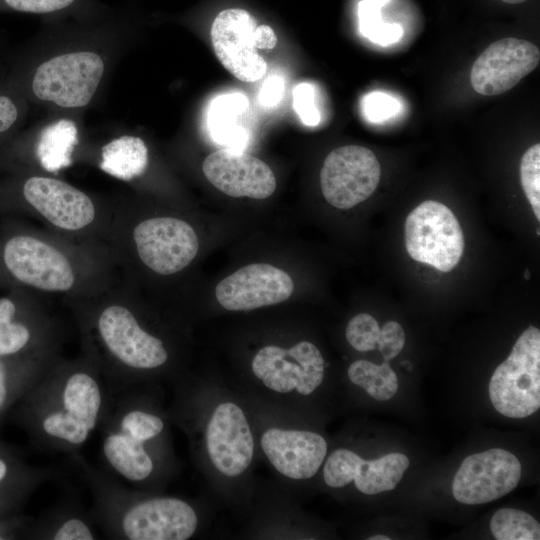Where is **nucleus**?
Masks as SVG:
<instances>
[{
  "instance_id": "1",
  "label": "nucleus",
  "mask_w": 540,
  "mask_h": 540,
  "mask_svg": "<svg viewBox=\"0 0 540 540\" xmlns=\"http://www.w3.org/2000/svg\"><path fill=\"white\" fill-rule=\"evenodd\" d=\"M20 400V417L33 444L69 458L98 431L110 393L94 365L52 364Z\"/></svg>"
},
{
  "instance_id": "2",
  "label": "nucleus",
  "mask_w": 540,
  "mask_h": 540,
  "mask_svg": "<svg viewBox=\"0 0 540 540\" xmlns=\"http://www.w3.org/2000/svg\"><path fill=\"white\" fill-rule=\"evenodd\" d=\"M92 496L91 514L106 538L119 540H186L199 518L187 501L148 495L92 466L81 454L69 457Z\"/></svg>"
},
{
  "instance_id": "3",
  "label": "nucleus",
  "mask_w": 540,
  "mask_h": 540,
  "mask_svg": "<svg viewBox=\"0 0 540 540\" xmlns=\"http://www.w3.org/2000/svg\"><path fill=\"white\" fill-rule=\"evenodd\" d=\"M98 431L102 469L138 487L157 481L164 465L166 422L139 386L110 394Z\"/></svg>"
},
{
  "instance_id": "4",
  "label": "nucleus",
  "mask_w": 540,
  "mask_h": 540,
  "mask_svg": "<svg viewBox=\"0 0 540 540\" xmlns=\"http://www.w3.org/2000/svg\"><path fill=\"white\" fill-rule=\"evenodd\" d=\"M94 327L103 351V360L96 368L110 394L140 386L144 379L169 361V352L162 339L145 330L124 306L105 308Z\"/></svg>"
},
{
  "instance_id": "5",
  "label": "nucleus",
  "mask_w": 540,
  "mask_h": 540,
  "mask_svg": "<svg viewBox=\"0 0 540 540\" xmlns=\"http://www.w3.org/2000/svg\"><path fill=\"white\" fill-rule=\"evenodd\" d=\"M493 407L503 416L524 418L540 407V330L529 326L488 386Z\"/></svg>"
},
{
  "instance_id": "6",
  "label": "nucleus",
  "mask_w": 540,
  "mask_h": 540,
  "mask_svg": "<svg viewBox=\"0 0 540 540\" xmlns=\"http://www.w3.org/2000/svg\"><path fill=\"white\" fill-rule=\"evenodd\" d=\"M464 244L457 218L440 202L424 201L406 218L405 247L415 261L449 272L458 265Z\"/></svg>"
},
{
  "instance_id": "7",
  "label": "nucleus",
  "mask_w": 540,
  "mask_h": 540,
  "mask_svg": "<svg viewBox=\"0 0 540 540\" xmlns=\"http://www.w3.org/2000/svg\"><path fill=\"white\" fill-rule=\"evenodd\" d=\"M103 73L104 62L97 53H64L37 68L32 90L40 100L63 108H80L92 100Z\"/></svg>"
},
{
  "instance_id": "8",
  "label": "nucleus",
  "mask_w": 540,
  "mask_h": 540,
  "mask_svg": "<svg viewBox=\"0 0 540 540\" xmlns=\"http://www.w3.org/2000/svg\"><path fill=\"white\" fill-rule=\"evenodd\" d=\"M254 376L269 390L309 395L323 382L325 361L320 350L309 341L282 348L268 345L254 355Z\"/></svg>"
},
{
  "instance_id": "9",
  "label": "nucleus",
  "mask_w": 540,
  "mask_h": 540,
  "mask_svg": "<svg viewBox=\"0 0 540 540\" xmlns=\"http://www.w3.org/2000/svg\"><path fill=\"white\" fill-rule=\"evenodd\" d=\"M380 176V163L370 149L347 145L327 155L320 172V185L329 204L346 210L369 198Z\"/></svg>"
},
{
  "instance_id": "10",
  "label": "nucleus",
  "mask_w": 540,
  "mask_h": 540,
  "mask_svg": "<svg viewBox=\"0 0 540 540\" xmlns=\"http://www.w3.org/2000/svg\"><path fill=\"white\" fill-rule=\"evenodd\" d=\"M520 478L518 458L507 450L492 448L463 460L454 476L452 493L462 504H484L510 493Z\"/></svg>"
},
{
  "instance_id": "11",
  "label": "nucleus",
  "mask_w": 540,
  "mask_h": 540,
  "mask_svg": "<svg viewBox=\"0 0 540 540\" xmlns=\"http://www.w3.org/2000/svg\"><path fill=\"white\" fill-rule=\"evenodd\" d=\"M142 262L154 272L171 275L188 266L199 249L194 229L173 217H156L139 223L133 232Z\"/></svg>"
},
{
  "instance_id": "12",
  "label": "nucleus",
  "mask_w": 540,
  "mask_h": 540,
  "mask_svg": "<svg viewBox=\"0 0 540 540\" xmlns=\"http://www.w3.org/2000/svg\"><path fill=\"white\" fill-rule=\"evenodd\" d=\"M257 22L246 10L221 11L211 27L212 46L220 63L243 82L261 79L267 64L258 53Z\"/></svg>"
},
{
  "instance_id": "13",
  "label": "nucleus",
  "mask_w": 540,
  "mask_h": 540,
  "mask_svg": "<svg viewBox=\"0 0 540 540\" xmlns=\"http://www.w3.org/2000/svg\"><path fill=\"white\" fill-rule=\"evenodd\" d=\"M206 451L211 464L230 478L243 474L254 455V439L244 411L233 402L216 406L205 428Z\"/></svg>"
},
{
  "instance_id": "14",
  "label": "nucleus",
  "mask_w": 540,
  "mask_h": 540,
  "mask_svg": "<svg viewBox=\"0 0 540 540\" xmlns=\"http://www.w3.org/2000/svg\"><path fill=\"white\" fill-rule=\"evenodd\" d=\"M539 60L535 44L514 37L500 39L491 43L472 65V88L485 96L502 94L532 72Z\"/></svg>"
},
{
  "instance_id": "15",
  "label": "nucleus",
  "mask_w": 540,
  "mask_h": 540,
  "mask_svg": "<svg viewBox=\"0 0 540 540\" xmlns=\"http://www.w3.org/2000/svg\"><path fill=\"white\" fill-rule=\"evenodd\" d=\"M294 283L284 270L252 263L222 279L215 289L219 304L231 311H248L287 300Z\"/></svg>"
},
{
  "instance_id": "16",
  "label": "nucleus",
  "mask_w": 540,
  "mask_h": 540,
  "mask_svg": "<svg viewBox=\"0 0 540 540\" xmlns=\"http://www.w3.org/2000/svg\"><path fill=\"white\" fill-rule=\"evenodd\" d=\"M4 262L14 277L38 289L66 291L74 284V272L64 254L30 236L10 239Z\"/></svg>"
},
{
  "instance_id": "17",
  "label": "nucleus",
  "mask_w": 540,
  "mask_h": 540,
  "mask_svg": "<svg viewBox=\"0 0 540 540\" xmlns=\"http://www.w3.org/2000/svg\"><path fill=\"white\" fill-rule=\"evenodd\" d=\"M408 467L409 459L402 453L365 460L349 449L339 448L326 460L323 478L332 488H341L353 481L361 493L375 495L393 490Z\"/></svg>"
},
{
  "instance_id": "18",
  "label": "nucleus",
  "mask_w": 540,
  "mask_h": 540,
  "mask_svg": "<svg viewBox=\"0 0 540 540\" xmlns=\"http://www.w3.org/2000/svg\"><path fill=\"white\" fill-rule=\"evenodd\" d=\"M202 169L213 186L231 197L265 199L276 189L271 168L243 151L217 150L205 158Z\"/></svg>"
},
{
  "instance_id": "19",
  "label": "nucleus",
  "mask_w": 540,
  "mask_h": 540,
  "mask_svg": "<svg viewBox=\"0 0 540 540\" xmlns=\"http://www.w3.org/2000/svg\"><path fill=\"white\" fill-rule=\"evenodd\" d=\"M261 448L272 466L293 480L312 478L327 454V442L318 433L272 427L260 439Z\"/></svg>"
},
{
  "instance_id": "20",
  "label": "nucleus",
  "mask_w": 540,
  "mask_h": 540,
  "mask_svg": "<svg viewBox=\"0 0 540 540\" xmlns=\"http://www.w3.org/2000/svg\"><path fill=\"white\" fill-rule=\"evenodd\" d=\"M25 199L48 221L66 230H79L95 217L91 199L70 184L49 177H31L23 187Z\"/></svg>"
},
{
  "instance_id": "21",
  "label": "nucleus",
  "mask_w": 540,
  "mask_h": 540,
  "mask_svg": "<svg viewBox=\"0 0 540 540\" xmlns=\"http://www.w3.org/2000/svg\"><path fill=\"white\" fill-rule=\"evenodd\" d=\"M96 527L91 511L75 498H66L31 520L25 533L41 540H94Z\"/></svg>"
},
{
  "instance_id": "22",
  "label": "nucleus",
  "mask_w": 540,
  "mask_h": 540,
  "mask_svg": "<svg viewBox=\"0 0 540 540\" xmlns=\"http://www.w3.org/2000/svg\"><path fill=\"white\" fill-rule=\"evenodd\" d=\"M247 110L248 99L239 92L213 99L207 112V128L213 141L224 149L243 151L249 135L241 119Z\"/></svg>"
},
{
  "instance_id": "23",
  "label": "nucleus",
  "mask_w": 540,
  "mask_h": 540,
  "mask_svg": "<svg viewBox=\"0 0 540 540\" xmlns=\"http://www.w3.org/2000/svg\"><path fill=\"white\" fill-rule=\"evenodd\" d=\"M52 467H33L0 451V513L21 504L40 485L54 479Z\"/></svg>"
},
{
  "instance_id": "24",
  "label": "nucleus",
  "mask_w": 540,
  "mask_h": 540,
  "mask_svg": "<svg viewBox=\"0 0 540 540\" xmlns=\"http://www.w3.org/2000/svg\"><path fill=\"white\" fill-rule=\"evenodd\" d=\"M100 168L125 181L143 174L148 165V149L136 136L124 135L102 148Z\"/></svg>"
},
{
  "instance_id": "25",
  "label": "nucleus",
  "mask_w": 540,
  "mask_h": 540,
  "mask_svg": "<svg viewBox=\"0 0 540 540\" xmlns=\"http://www.w3.org/2000/svg\"><path fill=\"white\" fill-rule=\"evenodd\" d=\"M77 142V128L73 121L61 119L46 126L36 149L42 167L49 172L68 167Z\"/></svg>"
},
{
  "instance_id": "26",
  "label": "nucleus",
  "mask_w": 540,
  "mask_h": 540,
  "mask_svg": "<svg viewBox=\"0 0 540 540\" xmlns=\"http://www.w3.org/2000/svg\"><path fill=\"white\" fill-rule=\"evenodd\" d=\"M52 363L46 358L14 366L0 357V416L15 400H20L46 373Z\"/></svg>"
},
{
  "instance_id": "27",
  "label": "nucleus",
  "mask_w": 540,
  "mask_h": 540,
  "mask_svg": "<svg viewBox=\"0 0 540 540\" xmlns=\"http://www.w3.org/2000/svg\"><path fill=\"white\" fill-rule=\"evenodd\" d=\"M347 374L353 384L377 401L390 400L398 391V378L389 362L377 365L368 360H356L350 364Z\"/></svg>"
},
{
  "instance_id": "28",
  "label": "nucleus",
  "mask_w": 540,
  "mask_h": 540,
  "mask_svg": "<svg viewBox=\"0 0 540 540\" xmlns=\"http://www.w3.org/2000/svg\"><path fill=\"white\" fill-rule=\"evenodd\" d=\"M490 530L497 540H538L540 525L527 512L502 508L490 520Z\"/></svg>"
},
{
  "instance_id": "29",
  "label": "nucleus",
  "mask_w": 540,
  "mask_h": 540,
  "mask_svg": "<svg viewBox=\"0 0 540 540\" xmlns=\"http://www.w3.org/2000/svg\"><path fill=\"white\" fill-rule=\"evenodd\" d=\"M389 0H362L359 3L360 32L374 43L390 45L402 36V28L397 23H386L382 20L381 9Z\"/></svg>"
},
{
  "instance_id": "30",
  "label": "nucleus",
  "mask_w": 540,
  "mask_h": 540,
  "mask_svg": "<svg viewBox=\"0 0 540 540\" xmlns=\"http://www.w3.org/2000/svg\"><path fill=\"white\" fill-rule=\"evenodd\" d=\"M16 306L8 298H0V357L18 354L32 341L30 327L14 320Z\"/></svg>"
},
{
  "instance_id": "31",
  "label": "nucleus",
  "mask_w": 540,
  "mask_h": 540,
  "mask_svg": "<svg viewBox=\"0 0 540 540\" xmlns=\"http://www.w3.org/2000/svg\"><path fill=\"white\" fill-rule=\"evenodd\" d=\"M520 180L523 191L540 221V144L528 148L520 161Z\"/></svg>"
},
{
  "instance_id": "32",
  "label": "nucleus",
  "mask_w": 540,
  "mask_h": 540,
  "mask_svg": "<svg viewBox=\"0 0 540 540\" xmlns=\"http://www.w3.org/2000/svg\"><path fill=\"white\" fill-rule=\"evenodd\" d=\"M381 328L377 320L367 314L360 313L350 319L346 326V339L357 351L368 352L376 349Z\"/></svg>"
},
{
  "instance_id": "33",
  "label": "nucleus",
  "mask_w": 540,
  "mask_h": 540,
  "mask_svg": "<svg viewBox=\"0 0 540 540\" xmlns=\"http://www.w3.org/2000/svg\"><path fill=\"white\" fill-rule=\"evenodd\" d=\"M81 0H0V7L9 10L31 13L50 14L69 10Z\"/></svg>"
},
{
  "instance_id": "34",
  "label": "nucleus",
  "mask_w": 540,
  "mask_h": 540,
  "mask_svg": "<svg viewBox=\"0 0 540 540\" xmlns=\"http://www.w3.org/2000/svg\"><path fill=\"white\" fill-rule=\"evenodd\" d=\"M362 108L366 118L377 123L398 113L400 104L389 94L374 91L363 98Z\"/></svg>"
},
{
  "instance_id": "35",
  "label": "nucleus",
  "mask_w": 540,
  "mask_h": 540,
  "mask_svg": "<svg viewBox=\"0 0 540 540\" xmlns=\"http://www.w3.org/2000/svg\"><path fill=\"white\" fill-rule=\"evenodd\" d=\"M314 88L310 83H299L293 90V106L301 121L307 126L319 124L321 116L315 106Z\"/></svg>"
},
{
  "instance_id": "36",
  "label": "nucleus",
  "mask_w": 540,
  "mask_h": 540,
  "mask_svg": "<svg viewBox=\"0 0 540 540\" xmlns=\"http://www.w3.org/2000/svg\"><path fill=\"white\" fill-rule=\"evenodd\" d=\"M405 339V332L398 322L390 320L383 325L376 348L385 362H389L402 351Z\"/></svg>"
},
{
  "instance_id": "37",
  "label": "nucleus",
  "mask_w": 540,
  "mask_h": 540,
  "mask_svg": "<svg viewBox=\"0 0 540 540\" xmlns=\"http://www.w3.org/2000/svg\"><path fill=\"white\" fill-rule=\"evenodd\" d=\"M284 79L279 75L268 77L263 83L258 100L260 105L264 107H275L280 101L284 93Z\"/></svg>"
},
{
  "instance_id": "38",
  "label": "nucleus",
  "mask_w": 540,
  "mask_h": 540,
  "mask_svg": "<svg viewBox=\"0 0 540 540\" xmlns=\"http://www.w3.org/2000/svg\"><path fill=\"white\" fill-rule=\"evenodd\" d=\"M18 109L11 98L0 95V133L7 131L17 120Z\"/></svg>"
},
{
  "instance_id": "39",
  "label": "nucleus",
  "mask_w": 540,
  "mask_h": 540,
  "mask_svg": "<svg viewBox=\"0 0 540 540\" xmlns=\"http://www.w3.org/2000/svg\"><path fill=\"white\" fill-rule=\"evenodd\" d=\"M256 39L258 49H272L277 43L276 34L268 25L257 26Z\"/></svg>"
},
{
  "instance_id": "40",
  "label": "nucleus",
  "mask_w": 540,
  "mask_h": 540,
  "mask_svg": "<svg viewBox=\"0 0 540 540\" xmlns=\"http://www.w3.org/2000/svg\"><path fill=\"white\" fill-rule=\"evenodd\" d=\"M369 540H390L389 537L385 535H374L368 538Z\"/></svg>"
},
{
  "instance_id": "41",
  "label": "nucleus",
  "mask_w": 540,
  "mask_h": 540,
  "mask_svg": "<svg viewBox=\"0 0 540 540\" xmlns=\"http://www.w3.org/2000/svg\"><path fill=\"white\" fill-rule=\"evenodd\" d=\"M501 1H503L505 3H508V4H519V3H522V2H524L526 0H501Z\"/></svg>"
},
{
  "instance_id": "42",
  "label": "nucleus",
  "mask_w": 540,
  "mask_h": 540,
  "mask_svg": "<svg viewBox=\"0 0 540 540\" xmlns=\"http://www.w3.org/2000/svg\"><path fill=\"white\" fill-rule=\"evenodd\" d=\"M525 279H529V272L528 271L525 272Z\"/></svg>"
}]
</instances>
